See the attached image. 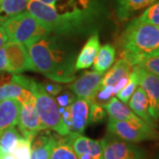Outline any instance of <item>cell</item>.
<instances>
[{
    "instance_id": "obj_16",
    "label": "cell",
    "mask_w": 159,
    "mask_h": 159,
    "mask_svg": "<svg viewBox=\"0 0 159 159\" xmlns=\"http://www.w3.org/2000/svg\"><path fill=\"white\" fill-rule=\"evenodd\" d=\"M127 104L128 107L131 109V111L139 118H141L143 121H145L147 124L153 127L156 128L157 127L156 122L154 121L149 114L148 97L140 86L134 92Z\"/></svg>"
},
{
    "instance_id": "obj_28",
    "label": "cell",
    "mask_w": 159,
    "mask_h": 159,
    "mask_svg": "<svg viewBox=\"0 0 159 159\" xmlns=\"http://www.w3.org/2000/svg\"><path fill=\"white\" fill-rule=\"evenodd\" d=\"M138 67L159 76V56H148L136 65Z\"/></svg>"
},
{
    "instance_id": "obj_22",
    "label": "cell",
    "mask_w": 159,
    "mask_h": 159,
    "mask_svg": "<svg viewBox=\"0 0 159 159\" xmlns=\"http://www.w3.org/2000/svg\"><path fill=\"white\" fill-rule=\"evenodd\" d=\"M116 50L110 43L102 45L97 53L96 59L94 61V71L104 74L107 70L111 67L115 60Z\"/></svg>"
},
{
    "instance_id": "obj_13",
    "label": "cell",
    "mask_w": 159,
    "mask_h": 159,
    "mask_svg": "<svg viewBox=\"0 0 159 159\" xmlns=\"http://www.w3.org/2000/svg\"><path fill=\"white\" fill-rule=\"evenodd\" d=\"M116 15L121 22L134 17L137 12L145 10L157 0H113Z\"/></svg>"
},
{
    "instance_id": "obj_24",
    "label": "cell",
    "mask_w": 159,
    "mask_h": 159,
    "mask_svg": "<svg viewBox=\"0 0 159 159\" xmlns=\"http://www.w3.org/2000/svg\"><path fill=\"white\" fill-rule=\"evenodd\" d=\"M139 87V74H138V68L136 66H133L132 72L129 74L128 81L126 85L117 93V97L119 101L127 104L128 101L130 100L132 95L135 91L137 88Z\"/></svg>"
},
{
    "instance_id": "obj_31",
    "label": "cell",
    "mask_w": 159,
    "mask_h": 159,
    "mask_svg": "<svg viewBox=\"0 0 159 159\" xmlns=\"http://www.w3.org/2000/svg\"><path fill=\"white\" fill-rule=\"evenodd\" d=\"M58 96V95H57ZM76 99V97L72 91H66L62 95H59L56 98V102L58 104L59 107L61 108H66L72 104Z\"/></svg>"
},
{
    "instance_id": "obj_14",
    "label": "cell",
    "mask_w": 159,
    "mask_h": 159,
    "mask_svg": "<svg viewBox=\"0 0 159 159\" xmlns=\"http://www.w3.org/2000/svg\"><path fill=\"white\" fill-rule=\"evenodd\" d=\"M99 49L100 41L98 33L92 34L76 57L75 70L79 71L90 67L96 59Z\"/></svg>"
},
{
    "instance_id": "obj_9",
    "label": "cell",
    "mask_w": 159,
    "mask_h": 159,
    "mask_svg": "<svg viewBox=\"0 0 159 159\" xmlns=\"http://www.w3.org/2000/svg\"><path fill=\"white\" fill-rule=\"evenodd\" d=\"M17 125L21 136L32 139L41 131L46 129L36 111L34 97L21 103Z\"/></svg>"
},
{
    "instance_id": "obj_17",
    "label": "cell",
    "mask_w": 159,
    "mask_h": 159,
    "mask_svg": "<svg viewBox=\"0 0 159 159\" xmlns=\"http://www.w3.org/2000/svg\"><path fill=\"white\" fill-rule=\"evenodd\" d=\"M102 107L105 110L106 113L109 115L110 119L120 120V121L134 122V123L145 122L134 113L127 104L119 101L117 97H111L108 103H106Z\"/></svg>"
},
{
    "instance_id": "obj_33",
    "label": "cell",
    "mask_w": 159,
    "mask_h": 159,
    "mask_svg": "<svg viewBox=\"0 0 159 159\" xmlns=\"http://www.w3.org/2000/svg\"><path fill=\"white\" fill-rule=\"evenodd\" d=\"M7 72V58L5 45L0 48V73Z\"/></svg>"
},
{
    "instance_id": "obj_8",
    "label": "cell",
    "mask_w": 159,
    "mask_h": 159,
    "mask_svg": "<svg viewBox=\"0 0 159 159\" xmlns=\"http://www.w3.org/2000/svg\"><path fill=\"white\" fill-rule=\"evenodd\" d=\"M5 49L7 58V73L20 74L28 71L37 72L26 46L8 41L5 44Z\"/></svg>"
},
{
    "instance_id": "obj_34",
    "label": "cell",
    "mask_w": 159,
    "mask_h": 159,
    "mask_svg": "<svg viewBox=\"0 0 159 159\" xmlns=\"http://www.w3.org/2000/svg\"><path fill=\"white\" fill-rule=\"evenodd\" d=\"M8 42V38L6 35L5 30L3 29L2 26H0V48L6 44V43Z\"/></svg>"
},
{
    "instance_id": "obj_29",
    "label": "cell",
    "mask_w": 159,
    "mask_h": 159,
    "mask_svg": "<svg viewBox=\"0 0 159 159\" xmlns=\"http://www.w3.org/2000/svg\"><path fill=\"white\" fill-rule=\"evenodd\" d=\"M113 96V87L112 86H101L100 89L97 91L93 99V103L103 106L108 103L111 98Z\"/></svg>"
},
{
    "instance_id": "obj_25",
    "label": "cell",
    "mask_w": 159,
    "mask_h": 159,
    "mask_svg": "<svg viewBox=\"0 0 159 159\" xmlns=\"http://www.w3.org/2000/svg\"><path fill=\"white\" fill-rule=\"evenodd\" d=\"M33 139L20 137L11 155L16 159H31V143Z\"/></svg>"
},
{
    "instance_id": "obj_36",
    "label": "cell",
    "mask_w": 159,
    "mask_h": 159,
    "mask_svg": "<svg viewBox=\"0 0 159 159\" xmlns=\"http://www.w3.org/2000/svg\"><path fill=\"white\" fill-rule=\"evenodd\" d=\"M157 159H159V153L157 154Z\"/></svg>"
},
{
    "instance_id": "obj_27",
    "label": "cell",
    "mask_w": 159,
    "mask_h": 159,
    "mask_svg": "<svg viewBox=\"0 0 159 159\" xmlns=\"http://www.w3.org/2000/svg\"><path fill=\"white\" fill-rule=\"evenodd\" d=\"M78 159H103L102 158V148L100 141L92 140L89 141V148L84 153L77 157Z\"/></svg>"
},
{
    "instance_id": "obj_1",
    "label": "cell",
    "mask_w": 159,
    "mask_h": 159,
    "mask_svg": "<svg viewBox=\"0 0 159 159\" xmlns=\"http://www.w3.org/2000/svg\"><path fill=\"white\" fill-rule=\"evenodd\" d=\"M27 11L50 33L71 38L97 33L108 7L105 0H29Z\"/></svg>"
},
{
    "instance_id": "obj_32",
    "label": "cell",
    "mask_w": 159,
    "mask_h": 159,
    "mask_svg": "<svg viewBox=\"0 0 159 159\" xmlns=\"http://www.w3.org/2000/svg\"><path fill=\"white\" fill-rule=\"evenodd\" d=\"M42 84L43 86V88H44L46 92L48 94H50L52 97L57 96L61 92V90H62V87L60 85H58V84H57L56 82L52 81V80H51V81H44Z\"/></svg>"
},
{
    "instance_id": "obj_19",
    "label": "cell",
    "mask_w": 159,
    "mask_h": 159,
    "mask_svg": "<svg viewBox=\"0 0 159 159\" xmlns=\"http://www.w3.org/2000/svg\"><path fill=\"white\" fill-rule=\"evenodd\" d=\"M133 66L124 58H120L115 63L112 67L109 69L108 73L103 75L102 86H112L123 78L128 77L132 72Z\"/></svg>"
},
{
    "instance_id": "obj_37",
    "label": "cell",
    "mask_w": 159,
    "mask_h": 159,
    "mask_svg": "<svg viewBox=\"0 0 159 159\" xmlns=\"http://www.w3.org/2000/svg\"><path fill=\"white\" fill-rule=\"evenodd\" d=\"M0 1H1V0H0Z\"/></svg>"
},
{
    "instance_id": "obj_2",
    "label": "cell",
    "mask_w": 159,
    "mask_h": 159,
    "mask_svg": "<svg viewBox=\"0 0 159 159\" xmlns=\"http://www.w3.org/2000/svg\"><path fill=\"white\" fill-rule=\"evenodd\" d=\"M25 46L37 72L57 83L74 81L78 55L70 37L51 33Z\"/></svg>"
},
{
    "instance_id": "obj_23",
    "label": "cell",
    "mask_w": 159,
    "mask_h": 159,
    "mask_svg": "<svg viewBox=\"0 0 159 159\" xmlns=\"http://www.w3.org/2000/svg\"><path fill=\"white\" fill-rule=\"evenodd\" d=\"M20 137L21 135L15 125L4 131L0 135V157L12 154Z\"/></svg>"
},
{
    "instance_id": "obj_6",
    "label": "cell",
    "mask_w": 159,
    "mask_h": 159,
    "mask_svg": "<svg viewBox=\"0 0 159 159\" xmlns=\"http://www.w3.org/2000/svg\"><path fill=\"white\" fill-rule=\"evenodd\" d=\"M107 131L115 136L132 143L159 140V132L157 129L146 122L134 123L109 118Z\"/></svg>"
},
{
    "instance_id": "obj_18",
    "label": "cell",
    "mask_w": 159,
    "mask_h": 159,
    "mask_svg": "<svg viewBox=\"0 0 159 159\" xmlns=\"http://www.w3.org/2000/svg\"><path fill=\"white\" fill-rule=\"evenodd\" d=\"M48 129L41 131L31 143V159H50L54 137Z\"/></svg>"
},
{
    "instance_id": "obj_5",
    "label": "cell",
    "mask_w": 159,
    "mask_h": 159,
    "mask_svg": "<svg viewBox=\"0 0 159 159\" xmlns=\"http://www.w3.org/2000/svg\"><path fill=\"white\" fill-rule=\"evenodd\" d=\"M9 42L26 45L30 42L51 34L29 11H25L2 25Z\"/></svg>"
},
{
    "instance_id": "obj_11",
    "label": "cell",
    "mask_w": 159,
    "mask_h": 159,
    "mask_svg": "<svg viewBox=\"0 0 159 159\" xmlns=\"http://www.w3.org/2000/svg\"><path fill=\"white\" fill-rule=\"evenodd\" d=\"M137 68L139 74V86L144 90L148 97L149 114L156 122L159 119V76L138 66Z\"/></svg>"
},
{
    "instance_id": "obj_10",
    "label": "cell",
    "mask_w": 159,
    "mask_h": 159,
    "mask_svg": "<svg viewBox=\"0 0 159 159\" xmlns=\"http://www.w3.org/2000/svg\"><path fill=\"white\" fill-rule=\"evenodd\" d=\"M104 74L96 71L86 72L69 85V89L77 98H82L93 103V99L102 86Z\"/></svg>"
},
{
    "instance_id": "obj_21",
    "label": "cell",
    "mask_w": 159,
    "mask_h": 159,
    "mask_svg": "<svg viewBox=\"0 0 159 159\" xmlns=\"http://www.w3.org/2000/svg\"><path fill=\"white\" fill-rule=\"evenodd\" d=\"M50 159H78L67 135H55L51 150Z\"/></svg>"
},
{
    "instance_id": "obj_30",
    "label": "cell",
    "mask_w": 159,
    "mask_h": 159,
    "mask_svg": "<svg viewBox=\"0 0 159 159\" xmlns=\"http://www.w3.org/2000/svg\"><path fill=\"white\" fill-rule=\"evenodd\" d=\"M106 117V111L102 106L97 103H92L89 108L88 124H96L102 122Z\"/></svg>"
},
{
    "instance_id": "obj_3",
    "label": "cell",
    "mask_w": 159,
    "mask_h": 159,
    "mask_svg": "<svg viewBox=\"0 0 159 159\" xmlns=\"http://www.w3.org/2000/svg\"><path fill=\"white\" fill-rule=\"evenodd\" d=\"M119 43L122 58L134 66L159 49V26L134 19L123 30Z\"/></svg>"
},
{
    "instance_id": "obj_7",
    "label": "cell",
    "mask_w": 159,
    "mask_h": 159,
    "mask_svg": "<svg viewBox=\"0 0 159 159\" xmlns=\"http://www.w3.org/2000/svg\"><path fill=\"white\" fill-rule=\"evenodd\" d=\"M102 148L103 159H148L145 149L136 145L124 141L119 137L107 133L100 141Z\"/></svg>"
},
{
    "instance_id": "obj_15",
    "label": "cell",
    "mask_w": 159,
    "mask_h": 159,
    "mask_svg": "<svg viewBox=\"0 0 159 159\" xmlns=\"http://www.w3.org/2000/svg\"><path fill=\"white\" fill-rule=\"evenodd\" d=\"M20 106V102L15 98L0 102V135L9 127L17 125Z\"/></svg>"
},
{
    "instance_id": "obj_12",
    "label": "cell",
    "mask_w": 159,
    "mask_h": 159,
    "mask_svg": "<svg viewBox=\"0 0 159 159\" xmlns=\"http://www.w3.org/2000/svg\"><path fill=\"white\" fill-rule=\"evenodd\" d=\"M90 105V102L82 98H76L74 102L69 105L71 133L83 134L88 124Z\"/></svg>"
},
{
    "instance_id": "obj_4",
    "label": "cell",
    "mask_w": 159,
    "mask_h": 159,
    "mask_svg": "<svg viewBox=\"0 0 159 159\" xmlns=\"http://www.w3.org/2000/svg\"><path fill=\"white\" fill-rule=\"evenodd\" d=\"M29 90L34 95L36 111L46 129L55 131L61 136L69 134L70 130L63 121L59 106L54 97L46 92L42 83L35 82L34 80Z\"/></svg>"
},
{
    "instance_id": "obj_35",
    "label": "cell",
    "mask_w": 159,
    "mask_h": 159,
    "mask_svg": "<svg viewBox=\"0 0 159 159\" xmlns=\"http://www.w3.org/2000/svg\"><path fill=\"white\" fill-rule=\"evenodd\" d=\"M0 159H16L12 155H6V156H3V157H1Z\"/></svg>"
},
{
    "instance_id": "obj_26",
    "label": "cell",
    "mask_w": 159,
    "mask_h": 159,
    "mask_svg": "<svg viewBox=\"0 0 159 159\" xmlns=\"http://www.w3.org/2000/svg\"><path fill=\"white\" fill-rule=\"evenodd\" d=\"M137 19L142 22L159 26V0L146 8Z\"/></svg>"
},
{
    "instance_id": "obj_20",
    "label": "cell",
    "mask_w": 159,
    "mask_h": 159,
    "mask_svg": "<svg viewBox=\"0 0 159 159\" xmlns=\"http://www.w3.org/2000/svg\"><path fill=\"white\" fill-rule=\"evenodd\" d=\"M29 0H1L0 26L14 16L27 11Z\"/></svg>"
}]
</instances>
